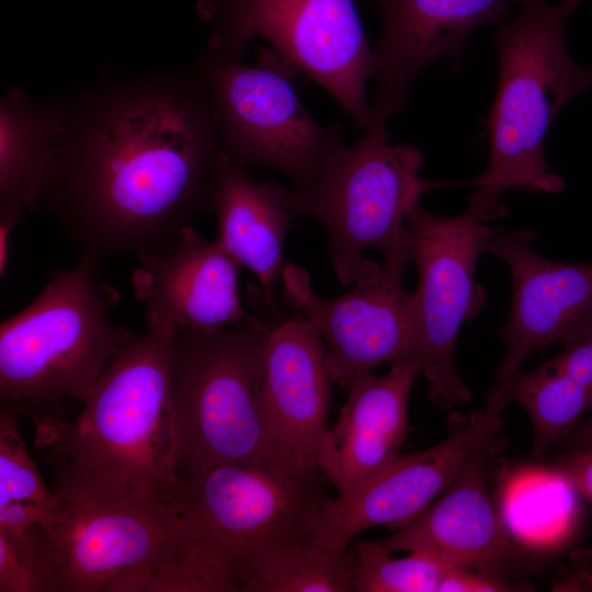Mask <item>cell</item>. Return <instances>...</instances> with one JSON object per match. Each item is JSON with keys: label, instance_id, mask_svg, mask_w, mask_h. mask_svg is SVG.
Listing matches in <instances>:
<instances>
[{"label": "cell", "instance_id": "obj_9", "mask_svg": "<svg viewBox=\"0 0 592 592\" xmlns=\"http://www.w3.org/2000/svg\"><path fill=\"white\" fill-rule=\"evenodd\" d=\"M196 10L212 26L209 48L241 57L250 39L263 38L356 126L375 124L366 93L377 60L354 0H197Z\"/></svg>", "mask_w": 592, "mask_h": 592}, {"label": "cell", "instance_id": "obj_5", "mask_svg": "<svg viewBox=\"0 0 592 592\" xmlns=\"http://www.w3.org/2000/svg\"><path fill=\"white\" fill-rule=\"evenodd\" d=\"M84 257L56 273L1 323V405L33 425L68 419L109 364L137 337L111 317L118 294Z\"/></svg>", "mask_w": 592, "mask_h": 592}, {"label": "cell", "instance_id": "obj_22", "mask_svg": "<svg viewBox=\"0 0 592 592\" xmlns=\"http://www.w3.org/2000/svg\"><path fill=\"white\" fill-rule=\"evenodd\" d=\"M237 592H352L353 554L311 538L231 557Z\"/></svg>", "mask_w": 592, "mask_h": 592}, {"label": "cell", "instance_id": "obj_11", "mask_svg": "<svg viewBox=\"0 0 592 592\" xmlns=\"http://www.w3.org/2000/svg\"><path fill=\"white\" fill-rule=\"evenodd\" d=\"M325 479L319 468L225 464L172 476L161 502L232 557L311 538Z\"/></svg>", "mask_w": 592, "mask_h": 592}, {"label": "cell", "instance_id": "obj_32", "mask_svg": "<svg viewBox=\"0 0 592 592\" xmlns=\"http://www.w3.org/2000/svg\"><path fill=\"white\" fill-rule=\"evenodd\" d=\"M18 219L12 217H0V274L7 271L10 236L18 224Z\"/></svg>", "mask_w": 592, "mask_h": 592}, {"label": "cell", "instance_id": "obj_2", "mask_svg": "<svg viewBox=\"0 0 592 592\" xmlns=\"http://www.w3.org/2000/svg\"><path fill=\"white\" fill-rule=\"evenodd\" d=\"M582 0H523L519 14L492 38L499 72L485 124L489 161L468 208L486 223L508 215L501 196L510 190L560 193L566 183L549 171L545 140L561 107L592 88V65L571 58L565 25Z\"/></svg>", "mask_w": 592, "mask_h": 592}, {"label": "cell", "instance_id": "obj_25", "mask_svg": "<svg viewBox=\"0 0 592 592\" xmlns=\"http://www.w3.org/2000/svg\"><path fill=\"white\" fill-rule=\"evenodd\" d=\"M352 554L357 592H443L456 567L423 551L395 558L376 542H357Z\"/></svg>", "mask_w": 592, "mask_h": 592}, {"label": "cell", "instance_id": "obj_21", "mask_svg": "<svg viewBox=\"0 0 592 592\" xmlns=\"http://www.w3.org/2000/svg\"><path fill=\"white\" fill-rule=\"evenodd\" d=\"M61 126V102L34 101L18 88L0 103V216L34 208Z\"/></svg>", "mask_w": 592, "mask_h": 592}, {"label": "cell", "instance_id": "obj_7", "mask_svg": "<svg viewBox=\"0 0 592 592\" xmlns=\"http://www.w3.org/2000/svg\"><path fill=\"white\" fill-rule=\"evenodd\" d=\"M386 122L376 121L323 167L305 192L291 191L296 215L311 216L327 230L333 271L344 286L372 281L382 265L363 257L386 255L406 234L407 218L423 194L444 185L423 179L422 151L390 144Z\"/></svg>", "mask_w": 592, "mask_h": 592}, {"label": "cell", "instance_id": "obj_4", "mask_svg": "<svg viewBox=\"0 0 592 592\" xmlns=\"http://www.w3.org/2000/svg\"><path fill=\"white\" fill-rule=\"evenodd\" d=\"M260 314L210 331L177 328L169 391L172 476L225 464H285L273 452L264 406L265 349L283 316Z\"/></svg>", "mask_w": 592, "mask_h": 592}, {"label": "cell", "instance_id": "obj_24", "mask_svg": "<svg viewBox=\"0 0 592 592\" xmlns=\"http://www.w3.org/2000/svg\"><path fill=\"white\" fill-rule=\"evenodd\" d=\"M19 414L0 405V532L18 535L46 517L53 497L31 457Z\"/></svg>", "mask_w": 592, "mask_h": 592}, {"label": "cell", "instance_id": "obj_3", "mask_svg": "<svg viewBox=\"0 0 592 592\" xmlns=\"http://www.w3.org/2000/svg\"><path fill=\"white\" fill-rule=\"evenodd\" d=\"M146 326L104 369L78 412L34 425V445L52 469L118 479L161 502L172 477L170 360L178 327L158 317H146Z\"/></svg>", "mask_w": 592, "mask_h": 592}, {"label": "cell", "instance_id": "obj_6", "mask_svg": "<svg viewBox=\"0 0 592 592\" xmlns=\"http://www.w3.org/2000/svg\"><path fill=\"white\" fill-rule=\"evenodd\" d=\"M53 497L41 523L59 573V592H139L178 547L185 522L125 482L52 469Z\"/></svg>", "mask_w": 592, "mask_h": 592}, {"label": "cell", "instance_id": "obj_12", "mask_svg": "<svg viewBox=\"0 0 592 592\" xmlns=\"http://www.w3.org/2000/svg\"><path fill=\"white\" fill-rule=\"evenodd\" d=\"M406 238L407 230L375 278L335 297L318 295L306 269L289 263L283 271L282 305L320 332L328 372L342 388L383 364L415 358L412 297L403 287L410 262Z\"/></svg>", "mask_w": 592, "mask_h": 592}, {"label": "cell", "instance_id": "obj_31", "mask_svg": "<svg viewBox=\"0 0 592 592\" xmlns=\"http://www.w3.org/2000/svg\"><path fill=\"white\" fill-rule=\"evenodd\" d=\"M563 442L571 448L592 447V417L587 422L577 424Z\"/></svg>", "mask_w": 592, "mask_h": 592}, {"label": "cell", "instance_id": "obj_26", "mask_svg": "<svg viewBox=\"0 0 592 592\" xmlns=\"http://www.w3.org/2000/svg\"><path fill=\"white\" fill-rule=\"evenodd\" d=\"M185 523V536L153 570L144 591L237 592L230 555Z\"/></svg>", "mask_w": 592, "mask_h": 592}, {"label": "cell", "instance_id": "obj_16", "mask_svg": "<svg viewBox=\"0 0 592 592\" xmlns=\"http://www.w3.org/2000/svg\"><path fill=\"white\" fill-rule=\"evenodd\" d=\"M296 314L282 318L269 338L264 406L276 457L297 468L316 469L318 447L329 428L333 382L323 338L308 319Z\"/></svg>", "mask_w": 592, "mask_h": 592}, {"label": "cell", "instance_id": "obj_20", "mask_svg": "<svg viewBox=\"0 0 592 592\" xmlns=\"http://www.w3.org/2000/svg\"><path fill=\"white\" fill-rule=\"evenodd\" d=\"M209 209L218 227L217 241L251 270L266 301L276 306L274 291L287 265L283 254L292 217L297 216L291 191L273 181H257L223 151L214 173Z\"/></svg>", "mask_w": 592, "mask_h": 592}, {"label": "cell", "instance_id": "obj_18", "mask_svg": "<svg viewBox=\"0 0 592 592\" xmlns=\"http://www.w3.org/2000/svg\"><path fill=\"white\" fill-rule=\"evenodd\" d=\"M420 374L419 361L410 357L392 363L383 376L365 373L346 388V401L317 453L337 496L354 492L401 455L410 392Z\"/></svg>", "mask_w": 592, "mask_h": 592}, {"label": "cell", "instance_id": "obj_29", "mask_svg": "<svg viewBox=\"0 0 592 592\" xmlns=\"http://www.w3.org/2000/svg\"><path fill=\"white\" fill-rule=\"evenodd\" d=\"M555 471L573 491L592 501V447L572 448L560 455Z\"/></svg>", "mask_w": 592, "mask_h": 592}, {"label": "cell", "instance_id": "obj_14", "mask_svg": "<svg viewBox=\"0 0 592 592\" xmlns=\"http://www.w3.org/2000/svg\"><path fill=\"white\" fill-rule=\"evenodd\" d=\"M534 240L528 228L498 230L487 247V253L509 266L512 277L509 318L498 330L506 353L496 378L521 369L531 353L592 328V262L547 259L534 250Z\"/></svg>", "mask_w": 592, "mask_h": 592}, {"label": "cell", "instance_id": "obj_1", "mask_svg": "<svg viewBox=\"0 0 592 592\" xmlns=\"http://www.w3.org/2000/svg\"><path fill=\"white\" fill-rule=\"evenodd\" d=\"M61 102V127L34 208H45L95 267L164 252L209 208L221 152L196 70L106 75Z\"/></svg>", "mask_w": 592, "mask_h": 592}, {"label": "cell", "instance_id": "obj_17", "mask_svg": "<svg viewBox=\"0 0 592 592\" xmlns=\"http://www.w3.org/2000/svg\"><path fill=\"white\" fill-rule=\"evenodd\" d=\"M136 255L139 265L130 281L146 317L210 331L251 316L238 293L241 265L217 239L207 240L187 225L171 249Z\"/></svg>", "mask_w": 592, "mask_h": 592}, {"label": "cell", "instance_id": "obj_13", "mask_svg": "<svg viewBox=\"0 0 592 592\" xmlns=\"http://www.w3.org/2000/svg\"><path fill=\"white\" fill-rule=\"evenodd\" d=\"M501 410L485 405L468 415L451 413L448 435L440 443L400 455L365 485L346 496L327 497L311 539L344 553L361 532L375 527L401 528L456 480L468 462L489 449H504Z\"/></svg>", "mask_w": 592, "mask_h": 592}, {"label": "cell", "instance_id": "obj_19", "mask_svg": "<svg viewBox=\"0 0 592 592\" xmlns=\"http://www.w3.org/2000/svg\"><path fill=\"white\" fill-rule=\"evenodd\" d=\"M500 452L477 454L439 501L376 543L388 553L423 551L449 565L502 578L519 550L490 500L491 459Z\"/></svg>", "mask_w": 592, "mask_h": 592}, {"label": "cell", "instance_id": "obj_27", "mask_svg": "<svg viewBox=\"0 0 592 592\" xmlns=\"http://www.w3.org/2000/svg\"><path fill=\"white\" fill-rule=\"evenodd\" d=\"M52 539L41 523L18 535L0 532V592H59Z\"/></svg>", "mask_w": 592, "mask_h": 592}, {"label": "cell", "instance_id": "obj_8", "mask_svg": "<svg viewBox=\"0 0 592 592\" xmlns=\"http://www.w3.org/2000/svg\"><path fill=\"white\" fill-rule=\"evenodd\" d=\"M221 151L235 163L271 167L305 192L344 146L340 126L320 125L293 84L295 68L270 47L254 64L207 47L196 62Z\"/></svg>", "mask_w": 592, "mask_h": 592}, {"label": "cell", "instance_id": "obj_28", "mask_svg": "<svg viewBox=\"0 0 592 592\" xmlns=\"http://www.w3.org/2000/svg\"><path fill=\"white\" fill-rule=\"evenodd\" d=\"M548 363L592 394V328L565 342Z\"/></svg>", "mask_w": 592, "mask_h": 592}, {"label": "cell", "instance_id": "obj_23", "mask_svg": "<svg viewBox=\"0 0 592 592\" xmlns=\"http://www.w3.org/2000/svg\"><path fill=\"white\" fill-rule=\"evenodd\" d=\"M510 401L522 406L532 421L536 457L563 440L592 409V394L548 362L497 378L485 403L502 411Z\"/></svg>", "mask_w": 592, "mask_h": 592}, {"label": "cell", "instance_id": "obj_30", "mask_svg": "<svg viewBox=\"0 0 592 592\" xmlns=\"http://www.w3.org/2000/svg\"><path fill=\"white\" fill-rule=\"evenodd\" d=\"M556 591H579L592 592V568L577 567L561 582H559Z\"/></svg>", "mask_w": 592, "mask_h": 592}, {"label": "cell", "instance_id": "obj_10", "mask_svg": "<svg viewBox=\"0 0 592 592\" xmlns=\"http://www.w3.org/2000/svg\"><path fill=\"white\" fill-rule=\"evenodd\" d=\"M498 230L469 209L441 216L421 203L407 218L408 257L418 273L411 292L415 358L430 385V400L443 409L471 398L455 362V348L462 325L483 306L486 294L476 281V265Z\"/></svg>", "mask_w": 592, "mask_h": 592}, {"label": "cell", "instance_id": "obj_15", "mask_svg": "<svg viewBox=\"0 0 592 592\" xmlns=\"http://www.w3.org/2000/svg\"><path fill=\"white\" fill-rule=\"evenodd\" d=\"M382 14L374 52L376 88L371 100L376 119L402 110L415 78L446 59L454 70L470 33L487 23H503L523 0H373Z\"/></svg>", "mask_w": 592, "mask_h": 592}]
</instances>
